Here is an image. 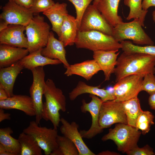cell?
<instances>
[{
    "label": "cell",
    "instance_id": "cell-1",
    "mask_svg": "<svg viewBox=\"0 0 155 155\" xmlns=\"http://www.w3.org/2000/svg\"><path fill=\"white\" fill-rule=\"evenodd\" d=\"M114 73L115 82L126 76L136 75L144 77L155 73V56L140 53L124 52L117 58Z\"/></svg>",
    "mask_w": 155,
    "mask_h": 155
},
{
    "label": "cell",
    "instance_id": "cell-2",
    "mask_svg": "<svg viewBox=\"0 0 155 155\" xmlns=\"http://www.w3.org/2000/svg\"><path fill=\"white\" fill-rule=\"evenodd\" d=\"M44 95L45 101L43 103L42 119L50 121L54 128L57 129L61 121L59 111H66V98L62 90L57 88L53 80L46 81Z\"/></svg>",
    "mask_w": 155,
    "mask_h": 155
},
{
    "label": "cell",
    "instance_id": "cell-3",
    "mask_svg": "<svg viewBox=\"0 0 155 155\" xmlns=\"http://www.w3.org/2000/svg\"><path fill=\"white\" fill-rule=\"evenodd\" d=\"M75 44L78 48L94 52L98 51L119 50L122 46L111 35L95 30L78 31Z\"/></svg>",
    "mask_w": 155,
    "mask_h": 155
},
{
    "label": "cell",
    "instance_id": "cell-4",
    "mask_svg": "<svg viewBox=\"0 0 155 155\" xmlns=\"http://www.w3.org/2000/svg\"><path fill=\"white\" fill-rule=\"evenodd\" d=\"M141 133L135 127L127 124L117 123L114 128L109 129L108 133L102 137V140H113L118 151L126 153L138 146Z\"/></svg>",
    "mask_w": 155,
    "mask_h": 155
},
{
    "label": "cell",
    "instance_id": "cell-5",
    "mask_svg": "<svg viewBox=\"0 0 155 155\" xmlns=\"http://www.w3.org/2000/svg\"><path fill=\"white\" fill-rule=\"evenodd\" d=\"M50 26L45 22L42 16H34L26 26L28 49L31 53L44 47L47 42L50 33Z\"/></svg>",
    "mask_w": 155,
    "mask_h": 155
},
{
    "label": "cell",
    "instance_id": "cell-6",
    "mask_svg": "<svg viewBox=\"0 0 155 155\" xmlns=\"http://www.w3.org/2000/svg\"><path fill=\"white\" fill-rule=\"evenodd\" d=\"M142 26L137 20L129 22H122L113 28L112 36L119 42L129 39L138 45H154V42Z\"/></svg>",
    "mask_w": 155,
    "mask_h": 155
},
{
    "label": "cell",
    "instance_id": "cell-7",
    "mask_svg": "<svg viewBox=\"0 0 155 155\" xmlns=\"http://www.w3.org/2000/svg\"><path fill=\"white\" fill-rule=\"evenodd\" d=\"M23 132L34 137L45 155H50L58 147L57 129L39 126L35 121H33L30 122Z\"/></svg>",
    "mask_w": 155,
    "mask_h": 155
},
{
    "label": "cell",
    "instance_id": "cell-8",
    "mask_svg": "<svg viewBox=\"0 0 155 155\" xmlns=\"http://www.w3.org/2000/svg\"><path fill=\"white\" fill-rule=\"evenodd\" d=\"M99 0H94L90 5L82 16L78 31L83 32L95 30L112 36L113 27L102 16L98 9Z\"/></svg>",
    "mask_w": 155,
    "mask_h": 155
},
{
    "label": "cell",
    "instance_id": "cell-9",
    "mask_svg": "<svg viewBox=\"0 0 155 155\" xmlns=\"http://www.w3.org/2000/svg\"><path fill=\"white\" fill-rule=\"evenodd\" d=\"M34 14L30 9L9 1L3 7L0 15V31L9 25H19L26 26L30 23Z\"/></svg>",
    "mask_w": 155,
    "mask_h": 155
},
{
    "label": "cell",
    "instance_id": "cell-10",
    "mask_svg": "<svg viewBox=\"0 0 155 155\" xmlns=\"http://www.w3.org/2000/svg\"><path fill=\"white\" fill-rule=\"evenodd\" d=\"M31 71L32 74L33 82L29 93L35 109V121L39 124L42 119V96L46 85L45 73L43 67H37Z\"/></svg>",
    "mask_w": 155,
    "mask_h": 155
},
{
    "label": "cell",
    "instance_id": "cell-11",
    "mask_svg": "<svg viewBox=\"0 0 155 155\" xmlns=\"http://www.w3.org/2000/svg\"><path fill=\"white\" fill-rule=\"evenodd\" d=\"M99 123L102 129L117 123L127 124V117L123 108L122 102L114 100L103 102L100 109Z\"/></svg>",
    "mask_w": 155,
    "mask_h": 155
},
{
    "label": "cell",
    "instance_id": "cell-12",
    "mask_svg": "<svg viewBox=\"0 0 155 155\" xmlns=\"http://www.w3.org/2000/svg\"><path fill=\"white\" fill-rule=\"evenodd\" d=\"M143 78L137 75H131L117 81L113 87L115 97L114 100L122 102L137 97L141 91Z\"/></svg>",
    "mask_w": 155,
    "mask_h": 155
},
{
    "label": "cell",
    "instance_id": "cell-13",
    "mask_svg": "<svg viewBox=\"0 0 155 155\" xmlns=\"http://www.w3.org/2000/svg\"><path fill=\"white\" fill-rule=\"evenodd\" d=\"M89 96L91 98L90 102L87 103L84 99H83L80 107L82 113L88 112L92 117V123L90 129L87 131L83 130L80 131L83 138L88 139L92 138L103 131L99 125V120L100 107L103 102L96 95L90 94Z\"/></svg>",
    "mask_w": 155,
    "mask_h": 155
},
{
    "label": "cell",
    "instance_id": "cell-14",
    "mask_svg": "<svg viewBox=\"0 0 155 155\" xmlns=\"http://www.w3.org/2000/svg\"><path fill=\"white\" fill-rule=\"evenodd\" d=\"M25 28L22 25H8L0 31V44L27 49V39L24 33Z\"/></svg>",
    "mask_w": 155,
    "mask_h": 155
},
{
    "label": "cell",
    "instance_id": "cell-15",
    "mask_svg": "<svg viewBox=\"0 0 155 155\" xmlns=\"http://www.w3.org/2000/svg\"><path fill=\"white\" fill-rule=\"evenodd\" d=\"M62 125L60 127L61 133L70 140L76 146L79 155H95L86 146L80 131L79 125L75 122L71 123L63 118L61 119Z\"/></svg>",
    "mask_w": 155,
    "mask_h": 155
},
{
    "label": "cell",
    "instance_id": "cell-16",
    "mask_svg": "<svg viewBox=\"0 0 155 155\" xmlns=\"http://www.w3.org/2000/svg\"><path fill=\"white\" fill-rule=\"evenodd\" d=\"M119 50H116L93 52V59L103 71L105 81L109 80L111 74L114 72L120 53L119 52H117Z\"/></svg>",
    "mask_w": 155,
    "mask_h": 155
},
{
    "label": "cell",
    "instance_id": "cell-17",
    "mask_svg": "<svg viewBox=\"0 0 155 155\" xmlns=\"http://www.w3.org/2000/svg\"><path fill=\"white\" fill-rule=\"evenodd\" d=\"M0 108L18 110L30 116L35 115L32 100L30 96L26 95L14 94L5 100L0 101Z\"/></svg>",
    "mask_w": 155,
    "mask_h": 155
},
{
    "label": "cell",
    "instance_id": "cell-18",
    "mask_svg": "<svg viewBox=\"0 0 155 155\" xmlns=\"http://www.w3.org/2000/svg\"><path fill=\"white\" fill-rule=\"evenodd\" d=\"M63 42L55 37L53 33L51 32L46 46L42 48L41 53L43 56L52 59L60 61L67 68L70 65L66 57V51Z\"/></svg>",
    "mask_w": 155,
    "mask_h": 155
},
{
    "label": "cell",
    "instance_id": "cell-19",
    "mask_svg": "<svg viewBox=\"0 0 155 155\" xmlns=\"http://www.w3.org/2000/svg\"><path fill=\"white\" fill-rule=\"evenodd\" d=\"M27 49L5 44L0 45V68L15 64L29 53Z\"/></svg>",
    "mask_w": 155,
    "mask_h": 155
},
{
    "label": "cell",
    "instance_id": "cell-20",
    "mask_svg": "<svg viewBox=\"0 0 155 155\" xmlns=\"http://www.w3.org/2000/svg\"><path fill=\"white\" fill-rule=\"evenodd\" d=\"M100 85L90 86L82 81H79L76 87L69 94V99L74 100L79 96L84 94H89L99 97L103 102L114 100L115 99L114 94L108 90L100 88Z\"/></svg>",
    "mask_w": 155,
    "mask_h": 155
},
{
    "label": "cell",
    "instance_id": "cell-21",
    "mask_svg": "<svg viewBox=\"0 0 155 155\" xmlns=\"http://www.w3.org/2000/svg\"><path fill=\"white\" fill-rule=\"evenodd\" d=\"M64 74L67 76L76 75L88 81L95 74L101 70L94 60H88L81 63L70 65Z\"/></svg>",
    "mask_w": 155,
    "mask_h": 155
},
{
    "label": "cell",
    "instance_id": "cell-22",
    "mask_svg": "<svg viewBox=\"0 0 155 155\" xmlns=\"http://www.w3.org/2000/svg\"><path fill=\"white\" fill-rule=\"evenodd\" d=\"M19 61L10 66L0 68V85L5 89L8 97L14 95L13 88L16 79L24 68Z\"/></svg>",
    "mask_w": 155,
    "mask_h": 155
},
{
    "label": "cell",
    "instance_id": "cell-23",
    "mask_svg": "<svg viewBox=\"0 0 155 155\" xmlns=\"http://www.w3.org/2000/svg\"><path fill=\"white\" fill-rule=\"evenodd\" d=\"M78 31L76 18L68 14L64 18L59 40L63 42L65 47L73 45L75 44Z\"/></svg>",
    "mask_w": 155,
    "mask_h": 155
},
{
    "label": "cell",
    "instance_id": "cell-24",
    "mask_svg": "<svg viewBox=\"0 0 155 155\" xmlns=\"http://www.w3.org/2000/svg\"><path fill=\"white\" fill-rule=\"evenodd\" d=\"M121 0H99L97 5L98 9L108 23L113 27L123 22L118 14Z\"/></svg>",
    "mask_w": 155,
    "mask_h": 155
},
{
    "label": "cell",
    "instance_id": "cell-25",
    "mask_svg": "<svg viewBox=\"0 0 155 155\" xmlns=\"http://www.w3.org/2000/svg\"><path fill=\"white\" fill-rule=\"evenodd\" d=\"M67 4L57 2L50 8L43 12L50 22L52 29L58 36L60 34V30L64 18L68 14Z\"/></svg>",
    "mask_w": 155,
    "mask_h": 155
},
{
    "label": "cell",
    "instance_id": "cell-26",
    "mask_svg": "<svg viewBox=\"0 0 155 155\" xmlns=\"http://www.w3.org/2000/svg\"><path fill=\"white\" fill-rule=\"evenodd\" d=\"M42 49L29 53L19 61L24 68L31 70L35 68L47 65L62 63L58 59H51L42 55L41 53Z\"/></svg>",
    "mask_w": 155,
    "mask_h": 155
},
{
    "label": "cell",
    "instance_id": "cell-27",
    "mask_svg": "<svg viewBox=\"0 0 155 155\" xmlns=\"http://www.w3.org/2000/svg\"><path fill=\"white\" fill-rule=\"evenodd\" d=\"M13 131L9 127L0 129V144L13 155H20L21 146L18 139L12 137Z\"/></svg>",
    "mask_w": 155,
    "mask_h": 155
},
{
    "label": "cell",
    "instance_id": "cell-28",
    "mask_svg": "<svg viewBox=\"0 0 155 155\" xmlns=\"http://www.w3.org/2000/svg\"><path fill=\"white\" fill-rule=\"evenodd\" d=\"M18 140L21 146L20 155H42V149L32 135L22 132Z\"/></svg>",
    "mask_w": 155,
    "mask_h": 155
},
{
    "label": "cell",
    "instance_id": "cell-29",
    "mask_svg": "<svg viewBox=\"0 0 155 155\" xmlns=\"http://www.w3.org/2000/svg\"><path fill=\"white\" fill-rule=\"evenodd\" d=\"M122 102L127 117V124L135 127L137 119L143 111L139 99L137 97Z\"/></svg>",
    "mask_w": 155,
    "mask_h": 155
},
{
    "label": "cell",
    "instance_id": "cell-30",
    "mask_svg": "<svg viewBox=\"0 0 155 155\" xmlns=\"http://www.w3.org/2000/svg\"><path fill=\"white\" fill-rule=\"evenodd\" d=\"M124 4L129 7L130 11L126 19L138 20L142 26H144L145 17L148 11L144 10L142 8V0H124Z\"/></svg>",
    "mask_w": 155,
    "mask_h": 155
},
{
    "label": "cell",
    "instance_id": "cell-31",
    "mask_svg": "<svg viewBox=\"0 0 155 155\" xmlns=\"http://www.w3.org/2000/svg\"><path fill=\"white\" fill-rule=\"evenodd\" d=\"M154 115L151 112L142 111L137 119L135 128L140 130L143 135H145L149 131L151 126L154 124Z\"/></svg>",
    "mask_w": 155,
    "mask_h": 155
},
{
    "label": "cell",
    "instance_id": "cell-32",
    "mask_svg": "<svg viewBox=\"0 0 155 155\" xmlns=\"http://www.w3.org/2000/svg\"><path fill=\"white\" fill-rule=\"evenodd\" d=\"M122 50L125 53H140L155 56V46L147 45L144 46L133 44L129 41L124 40L120 42Z\"/></svg>",
    "mask_w": 155,
    "mask_h": 155
},
{
    "label": "cell",
    "instance_id": "cell-33",
    "mask_svg": "<svg viewBox=\"0 0 155 155\" xmlns=\"http://www.w3.org/2000/svg\"><path fill=\"white\" fill-rule=\"evenodd\" d=\"M57 142L61 155H79L76 146L67 137L58 135Z\"/></svg>",
    "mask_w": 155,
    "mask_h": 155
},
{
    "label": "cell",
    "instance_id": "cell-34",
    "mask_svg": "<svg viewBox=\"0 0 155 155\" xmlns=\"http://www.w3.org/2000/svg\"><path fill=\"white\" fill-rule=\"evenodd\" d=\"M74 5L76 12V19L78 29L84 13L93 0H67Z\"/></svg>",
    "mask_w": 155,
    "mask_h": 155
},
{
    "label": "cell",
    "instance_id": "cell-35",
    "mask_svg": "<svg viewBox=\"0 0 155 155\" xmlns=\"http://www.w3.org/2000/svg\"><path fill=\"white\" fill-rule=\"evenodd\" d=\"M55 3L53 0H33L32 6L30 9L34 16L48 10Z\"/></svg>",
    "mask_w": 155,
    "mask_h": 155
},
{
    "label": "cell",
    "instance_id": "cell-36",
    "mask_svg": "<svg viewBox=\"0 0 155 155\" xmlns=\"http://www.w3.org/2000/svg\"><path fill=\"white\" fill-rule=\"evenodd\" d=\"M146 92L150 95L155 93V76L154 74L150 73L143 78L141 91Z\"/></svg>",
    "mask_w": 155,
    "mask_h": 155
},
{
    "label": "cell",
    "instance_id": "cell-37",
    "mask_svg": "<svg viewBox=\"0 0 155 155\" xmlns=\"http://www.w3.org/2000/svg\"><path fill=\"white\" fill-rule=\"evenodd\" d=\"M126 153L128 155H153L155 154L153 149L148 144L142 148L137 146Z\"/></svg>",
    "mask_w": 155,
    "mask_h": 155
},
{
    "label": "cell",
    "instance_id": "cell-38",
    "mask_svg": "<svg viewBox=\"0 0 155 155\" xmlns=\"http://www.w3.org/2000/svg\"><path fill=\"white\" fill-rule=\"evenodd\" d=\"M33 0H9L14 2L17 4L28 9L31 7Z\"/></svg>",
    "mask_w": 155,
    "mask_h": 155
},
{
    "label": "cell",
    "instance_id": "cell-39",
    "mask_svg": "<svg viewBox=\"0 0 155 155\" xmlns=\"http://www.w3.org/2000/svg\"><path fill=\"white\" fill-rule=\"evenodd\" d=\"M142 6L144 10L147 11L150 7H155V0H143L142 2Z\"/></svg>",
    "mask_w": 155,
    "mask_h": 155
},
{
    "label": "cell",
    "instance_id": "cell-40",
    "mask_svg": "<svg viewBox=\"0 0 155 155\" xmlns=\"http://www.w3.org/2000/svg\"><path fill=\"white\" fill-rule=\"evenodd\" d=\"M10 114L5 113L4 109L0 108V122L5 120H10L11 118Z\"/></svg>",
    "mask_w": 155,
    "mask_h": 155
},
{
    "label": "cell",
    "instance_id": "cell-41",
    "mask_svg": "<svg viewBox=\"0 0 155 155\" xmlns=\"http://www.w3.org/2000/svg\"><path fill=\"white\" fill-rule=\"evenodd\" d=\"M148 102L150 108L155 111V93L150 95Z\"/></svg>",
    "mask_w": 155,
    "mask_h": 155
},
{
    "label": "cell",
    "instance_id": "cell-42",
    "mask_svg": "<svg viewBox=\"0 0 155 155\" xmlns=\"http://www.w3.org/2000/svg\"><path fill=\"white\" fill-rule=\"evenodd\" d=\"M7 94L4 88L0 85V101L5 100L8 98Z\"/></svg>",
    "mask_w": 155,
    "mask_h": 155
},
{
    "label": "cell",
    "instance_id": "cell-43",
    "mask_svg": "<svg viewBox=\"0 0 155 155\" xmlns=\"http://www.w3.org/2000/svg\"><path fill=\"white\" fill-rule=\"evenodd\" d=\"M0 155H13V154L8 151L1 144H0Z\"/></svg>",
    "mask_w": 155,
    "mask_h": 155
},
{
    "label": "cell",
    "instance_id": "cell-44",
    "mask_svg": "<svg viewBox=\"0 0 155 155\" xmlns=\"http://www.w3.org/2000/svg\"><path fill=\"white\" fill-rule=\"evenodd\" d=\"M98 155H119L120 154L114 152H112L108 150L102 152L98 153Z\"/></svg>",
    "mask_w": 155,
    "mask_h": 155
},
{
    "label": "cell",
    "instance_id": "cell-45",
    "mask_svg": "<svg viewBox=\"0 0 155 155\" xmlns=\"http://www.w3.org/2000/svg\"><path fill=\"white\" fill-rule=\"evenodd\" d=\"M152 19L154 22H155V10L152 13Z\"/></svg>",
    "mask_w": 155,
    "mask_h": 155
},
{
    "label": "cell",
    "instance_id": "cell-46",
    "mask_svg": "<svg viewBox=\"0 0 155 155\" xmlns=\"http://www.w3.org/2000/svg\"><path fill=\"white\" fill-rule=\"evenodd\" d=\"M154 155H155V154H154Z\"/></svg>",
    "mask_w": 155,
    "mask_h": 155
}]
</instances>
